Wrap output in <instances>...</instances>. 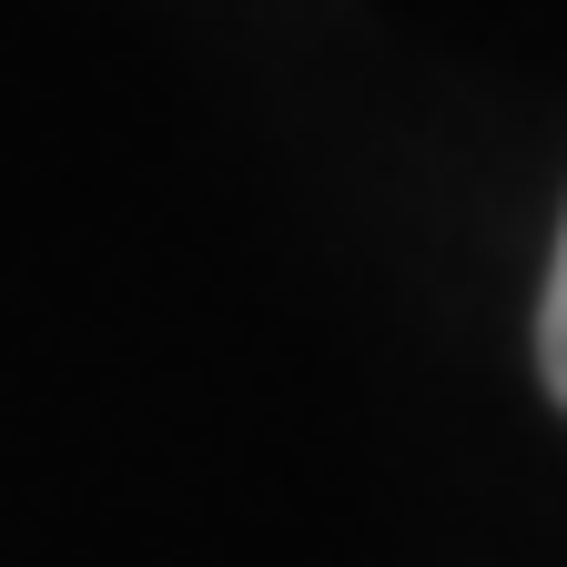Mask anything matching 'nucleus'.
Instances as JSON below:
<instances>
[{
    "label": "nucleus",
    "instance_id": "1",
    "mask_svg": "<svg viewBox=\"0 0 567 567\" xmlns=\"http://www.w3.org/2000/svg\"><path fill=\"white\" fill-rule=\"evenodd\" d=\"M537 375L567 405V224H557V264H547V295H537Z\"/></svg>",
    "mask_w": 567,
    "mask_h": 567
}]
</instances>
